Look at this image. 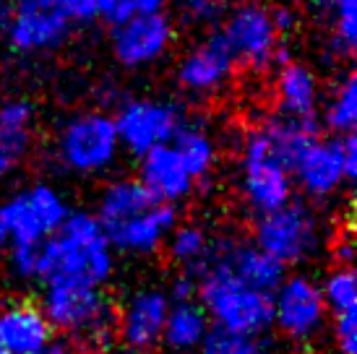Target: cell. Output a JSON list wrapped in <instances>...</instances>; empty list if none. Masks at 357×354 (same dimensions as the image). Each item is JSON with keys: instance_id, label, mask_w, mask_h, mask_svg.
<instances>
[{"instance_id": "cell-10", "label": "cell", "mask_w": 357, "mask_h": 354, "mask_svg": "<svg viewBox=\"0 0 357 354\" xmlns=\"http://www.w3.org/2000/svg\"><path fill=\"white\" fill-rule=\"evenodd\" d=\"M118 130L107 115L89 112L70 120L68 128L60 136V159L73 172H102L112 164L118 154Z\"/></svg>"}, {"instance_id": "cell-22", "label": "cell", "mask_w": 357, "mask_h": 354, "mask_svg": "<svg viewBox=\"0 0 357 354\" xmlns=\"http://www.w3.org/2000/svg\"><path fill=\"white\" fill-rule=\"evenodd\" d=\"M151 203H157V201L144 190L139 180H120V183H112L102 193L97 222L105 232H109V229L120 226L123 222L133 219L141 211H146Z\"/></svg>"}, {"instance_id": "cell-39", "label": "cell", "mask_w": 357, "mask_h": 354, "mask_svg": "<svg viewBox=\"0 0 357 354\" xmlns=\"http://www.w3.org/2000/svg\"><path fill=\"white\" fill-rule=\"evenodd\" d=\"M37 354H70V352H68V346L66 344H55V341H52V344H47L42 352H37Z\"/></svg>"}, {"instance_id": "cell-8", "label": "cell", "mask_w": 357, "mask_h": 354, "mask_svg": "<svg viewBox=\"0 0 357 354\" xmlns=\"http://www.w3.org/2000/svg\"><path fill=\"white\" fill-rule=\"evenodd\" d=\"M357 169V138L352 133L337 136L334 141H316L303 157L295 162L289 175L298 177L300 187L307 196L326 198L337 193L347 180L355 177Z\"/></svg>"}, {"instance_id": "cell-32", "label": "cell", "mask_w": 357, "mask_h": 354, "mask_svg": "<svg viewBox=\"0 0 357 354\" xmlns=\"http://www.w3.org/2000/svg\"><path fill=\"white\" fill-rule=\"evenodd\" d=\"M94 3H97V16H102L112 26H120L130 16H136L133 0H94Z\"/></svg>"}, {"instance_id": "cell-24", "label": "cell", "mask_w": 357, "mask_h": 354, "mask_svg": "<svg viewBox=\"0 0 357 354\" xmlns=\"http://www.w3.org/2000/svg\"><path fill=\"white\" fill-rule=\"evenodd\" d=\"M211 240L208 235L196 224H183L175 226L172 235L167 237V253L172 258V263H178L180 268H185V276L201 274L206 268L208 258H211Z\"/></svg>"}, {"instance_id": "cell-16", "label": "cell", "mask_w": 357, "mask_h": 354, "mask_svg": "<svg viewBox=\"0 0 357 354\" xmlns=\"http://www.w3.org/2000/svg\"><path fill=\"white\" fill-rule=\"evenodd\" d=\"M178 226V211L167 203H151L146 211L123 222L120 226L105 232L109 245L133 253V256H149L159 245L167 243L172 229Z\"/></svg>"}, {"instance_id": "cell-15", "label": "cell", "mask_w": 357, "mask_h": 354, "mask_svg": "<svg viewBox=\"0 0 357 354\" xmlns=\"http://www.w3.org/2000/svg\"><path fill=\"white\" fill-rule=\"evenodd\" d=\"M211 261L222 263L238 282L256 292H264V295H274L284 279V268L274 258L261 253L256 245H245V243H235V240L214 243Z\"/></svg>"}, {"instance_id": "cell-18", "label": "cell", "mask_w": 357, "mask_h": 354, "mask_svg": "<svg viewBox=\"0 0 357 354\" xmlns=\"http://www.w3.org/2000/svg\"><path fill=\"white\" fill-rule=\"evenodd\" d=\"M0 339L8 354H37L52 344V328L37 305L10 302L0 310Z\"/></svg>"}, {"instance_id": "cell-27", "label": "cell", "mask_w": 357, "mask_h": 354, "mask_svg": "<svg viewBox=\"0 0 357 354\" xmlns=\"http://www.w3.org/2000/svg\"><path fill=\"white\" fill-rule=\"evenodd\" d=\"M357 123V81L352 73L344 76V81L339 84L337 94L331 97L326 107V125L334 128L337 133L347 136L352 133Z\"/></svg>"}, {"instance_id": "cell-14", "label": "cell", "mask_w": 357, "mask_h": 354, "mask_svg": "<svg viewBox=\"0 0 357 354\" xmlns=\"http://www.w3.org/2000/svg\"><path fill=\"white\" fill-rule=\"evenodd\" d=\"M169 42H172V26L162 13L157 16L136 13L126 24L115 26L112 45H115V55L123 66L139 68V66L154 63L169 47Z\"/></svg>"}, {"instance_id": "cell-13", "label": "cell", "mask_w": 357, "mask_h": 354, "mask_svg": "<svg viewBox=\"0 0 357 354\" xmlns=\"http://www.w3.org/2000/svg\"><path fill=\"white\" fill-rule=\"evenodd\" d=\"M232 58L253 68L268 66L279 49V34L274 31L271 13L258 3H248L232 10L225 29L219 31Z\"/></svg>"}, {"instance_id": "cell-37", "label": "cell", "mask_w": 357, "mask_h": 354, "mask_svg": "<svg viewBox=\"0 0 357 354\" xmlns=\"http://www.w3.org/2000/svg\"><path fill=\"white\" fill-rule=\"evenodd\" d=\"M352 258H355V245H352V237H344L337 243V261L342 268H352Z\"/></svg>"}, {"instance_id": "cell-1", "label": "cell", "mask_w": 357, "mask_h": 354, "mask_svg": "<svg viewBox=\"0 0 357 354\" xmlns=\"http://www.w3.org/2000/svg\"><path fill=\"white\" fill-rule=\"evenodd\" d=\"M115 268V256L105 229L91 214H68L50 240L40 245L37 282L81 284L100 289Z\"/></svg>"}, {"instance_id": "cell-31", "label": "cell", "mask_w": 357, "mask_h": 354, "mask_svg": "<svg viewBox=\"0 0 357 354\" xmlns=\"http://www.w3.org/2000/svg\"><path fill=\"white\" fill-rule=\"evenodd\" d=\"M37 261H40V247H10L8 266L10 274L21 282L37 279Z\"/></svg>"}, {"instance_id": "cell-20", "label": "cell", "mask_w": 357, "mask_h": 354, "mask_svg": "<svg viewBox=\"0 0 357 354\" xmlns=\"http://www.w3.org/2000/svg\"><path fill=\"white\" fill-rule=\"evenodd\" d=\"M208 334H211V323H208L204 307L196 300L169 302L165 331H162V344L167 346L169 352L172 354L199 352V346L206 341Z\"/></svg>"}, {"instance_id": "cell-17", "label": "cell", "mask_w": 357, "mask_h": 354, "mask_svg": "<svg viewBox=\"0 0 357 354\" xmlns=\"http://www.w3.org/2000/svg\"><path fill=\"white\" fill-rule=\"evenodd\" d=\"M139 183L157 203L172 206L175 201L188 196L196 180L188 175V169L183 167L178 151L169 144H165V146H157L151 148L149 154H144Z\"/></svg>"}, {"instance_id": "cell-41", "label": "cell", "mask_w": 357, "mask_h": 354, "mask_svg": "<svg viewBox=\"0 0 357 354\" xmlns=\"http://www.w3.org/2000/svg\"><path fill=\"white\" fill-rule=\"evenodd\" d=\"M0 354H8L6 352V346H3V339H0Z\"/></svg>"}, {"instance_id": "cell-12", "label": "cell", "mask_w": 357, "mask_h": 354, "mask_svg": "<svg viewBox=\"0 0 357 354\" xmlns=\"http://www.w3.org/2000/svg\"><path fill=\"white\" fill-rule=\"evenodd\" d=\"M68 16L58 0H10L6 31L21 52H37L58 45L68 34Z\"/></svg>"}, {"instance_id": "cell-9", "label": "cell", "mask_w": 357, "mask_h": 354, "mask_svg": "<svg viewBox=\"0 0 357 354\" xmlns=\"http://www.w3.org/2000/svg\"><path fill=\"white\" fill-rule=\"evenodd\" d=\"M118 130V141L128 146L133 154H149L151 148L165 146L178 136L185 125L183 109L172 102H154V99H136L128 102L112 120Z\"/></svg>"}, {"instance_id": "cell-7", "label": "cell", "mask_w": 357, "mask_h": 354, "mask_svg": "<svg viewBox=\"0 0 357 354\" xmlns=\"http://www.w3.org/2000/svg\"><path fill=\"white\" fill-rule=\"evenodd\" d=\"M243 190L258 217L287 206L292 198V175L271 151L266 136L256 130L245 141L243 151Z\"/></svg>"}, {"instance_id": "cell-26", "label": "cell", "mask_w": 357, "mask_h": 354, "mask_svg": "<svg viewBox=\"0 0 357 354\" xmlns=\"http://www.w3.org/2000/svg\"><path fill=\"white\" fill-rule=\"evenodd\" d=\"M318 286H321V297H324L326 310H331L334 315L357 313V284H355L352 268L337 266V268L324 279V284H318Z\"/></svg>"}, {"instance_id": "cell-29", "label": "cell", "mask_w": 357, "mask_h": 354, "mask_svg": "<svg viewBox=\"0 0 357 354\" xmlns=\"http://www.w3.org/2000/svg\"><path fill=\"white\" fill-rule=\"evenodd\" d=\"M331 19L337 49L352 52L357 42V0H331Z\"/></svg>"}, {"instance_id": "cell-34", "label": "cell", "mask_w": 357, "mask_h": 354, "mask_svg": "<svg viewBox=\"0 0 357 354\" xmlns=\"http://www.w3.org/2000/svg\"><path fill=\"white\" fill-rule=\"evenodd\" d=\"M183 6L188 8L190 16H196L199 21L214 19L222 8V0H183Z\"/></svg>"}, {"instance_id": "cell-21", "label": "cell", "mask_w": 357, "mask_h": 354, "mask_svg": "<svg viewBox=\"0 0 357 354\" xmlns=\"http://www.w3.org/2000/svg\"><path fill=\"white\" fill-rule=\"evenodd\" d=\"M261 133L266 136L271 151L279 157V162L292 172L295 162L303 157V151L310 148L318 141V125L316 118H282L268 120L261 128Z\"/></svg>"}, {"instance_id": "cell-42", "label": "cell", "mask_w": 357, "mask_h": 354, "mask_svg": "<svg viewBox=\"0 0 357 354\" xmlns=\"http://www.w3.org/2000/svg\"><path fill=\"white\" fill-rule=\"evenodd\" d=\"M0 177H3V175H0Z\"/></svg>"}, {"instance_id": "cell-23", "label": "cell", "mask_w": 357, "mask_h": 354, "mask_svg": "<svg viewBox=\"0 0 357 354\" xmlns=\"http://www.w3.org/2000/svg\"><path fill=\"white\" fill-rule=\"evenodd\" d=\"M279 99L282 109L289 118H313L316 112V79L313 73L300 66L287 63L279 70Z\"/></svg>"}, {"instance_id": "cell-19", "label": "cell", "mask_w": 357, "mask_h": 354, "mask_svg": "<svg viewBox=\"0 0 357 354\" xmlns=\"http://www.w3.org/2000/svg\"><path fill=\"white\" fill-rule=\"evenodd\" d=\"M235 68V58L225 45L222 34H214L208 42L196 47L180 66V84L190 91H214L225 84Z\"/></svg>"}, {"instance_id": "cell-35", "label": "cell", "mask_w": 357, "mask_h": 354, "mask_svg": "<svg viewBox=\"0 0 357 354\" xmlns=\"http://www.w3.org/2000/svg\"><path fill=\"white\" fill-rule=\"evenodd\" d=\"M196 295V282L193 276H180L172 284V292H169V302H185V300H193Z\"/></svg>"}, {"instance_id": "cell-4", "label": "cell", "mask_w": 357, "mask_h": 354, "mask_svg": "<svg viewBox=\"0 0 357 354\" xmlns=\"http://www.w3.org/2000/svg\"><path fill=\"white\" fill-rule=\"evenodd\" d=\"M253 245L274 258L282 268L284 266L305 263L313 258L321 247V224L313 208L289 201L287 206L277 208L271 214L258 217L256 232H253Z\"/></svg>"}, {"instance_id": "cell-2", "label": "cell", "mask_w": 357, "mask_h": 354, "mask_svg": "<svg viewBox=\"0 0 357 354\" xmlns=\"http://www.w3.org/2000/svg\"><path fill=\"white\" fill-rule=\"evenodd\" d=\"M196 292L199 305L204 307L208 323H214L217 331L261 339L274 325L271 295L245 286L211 258L199 274Z\"/></svg>"}, {"instance_id": "cell-5", "label": "cell", "mask_w": 357, "mask_h": 354, "mask_svg": "<svg viewBox=\"0 0 357 354\" xmlns=\"http://www.w3.org/2000/svg\"><path fill=\"white\" fill-rule=\"evenodd\" d=\"M70 211L55 187L34 185L0 203V224L10 247H40L66 222Z\"/></svg>"}, {"instance_id": "cell-6", "label": "cell", "mask_w": 357, "mask_h": 354, "mask_svg": "<svg viewBox=\"0 0 357 354\" xmlns=\"http://www.w3.org/2000/svg\"><path fill=\"white\" fill-rule=\"evenodd\" d=\"M274 325L295 344L316 341L326 325V305L321 286L305 274L284 276L277 292L271 295Z\"/></svg>"}, {"instance_id": "cell-40", "label": "cell", "mask_w": 357, "mask_h": 354, "mask_svg": "<svg viewBox=\"0 0 357 354\" xmlns=\"http://www.w3.org/2000/svg\"><path fill=\"white\" fill-rule=\"evenodd\" d=\"M8 245V235H6V229H3V224H0V250Z\"/></svg>"}, {"instance_id": "cell-30", "label": "cell", "mask_w": 357, "mask_h": 354, "mask_svg": "<svg viewBox=\"0 0 357 354\" xmlns=\"http://www.w3.org/2000/svg\"><path fill=\"white\" fill-rule=\"evenodd\" d=\"M331 331L339 354H357V313L334 315Z\"/></svg>"}, {"instance_id": "cell-38", "label": "cell", "mask_w": 357, "mask_h": 354, "mask_svg": "<svg viewBox=\"0 0 357 354\" xmlns=\"http://www.w3.org/2000/svg\"><path fill=\"white\" fill-rule=\"evenodd\" d=\"M165 6H167V0H133L136 13H144V16H157Z\"/></svg>"}, {"instance_id": "cell-36", "label": "cell", "mask_w": 357, "mask_h": 354, "mask_svg": "<svg viewBox=\"0 0 357 354\" xmlns=\"http://www.w3.org/2000/svg\"><path fill=\"white\" fill-rule=\"evenodd\" d=\"M268 13H271V24H274V31H277L279 37H284V34L295 29V13L289 8H274L268 10Z\"/></svg>"}, {"instance_id": "cell-25", "label": "cell", "mask_w": 357, "mask_h": 354, "mask_svg": "<svg viewBox=\"0 0 357 354\" xmlns=\"http://www.w3.org/2000/svg\"><path fill=\"white\" fill-rule=\"evenodd\" d=\"M172 141H175L172 148L178 151L180 162H183V167L188 169V175L193 180L206 177L211 164H214V144H211V138L201 128L183 125Z\"/></svg>"}, {"instance_id": "cell-33", "label": "cell", "mask_w": 357, "mask_h": 354, "mask_svg": "<svg viewBox=\"0 0 357 354\" xmlns=\"http://www.w3.org/2000/svg\"><path fill=\"white\" fill-rule=\"evenodd\" d=\"M63 13L68 21H91L97 16V3L94 0H58Z\"/></svg>"}, {"instance_id": "cell-28", "label": "cell", "mask_w": 357, "mask_h": 354, "mask_svg": "<svg viewBox=\"0 0 357 354\" xmlns=\"http://www.w3.org/2000/svg\"><path fill=\"white\" fill-rule=\"evenodd\" d=\"M196 354H266V346L261 344V339L225 334L211 328V334L206 336V341L199 346Z\"/></svg>"}, {"instance_id": "cell-11", "label": "cell", "mask_w": 357, "mask_h": 354, "mask_svg": "<svg viewBox=\"0 0 357 354\" xmlns=\"http://www.w3.org/2000/svg\"><path fill=\"white\" fill-rule=\"evenodd\" d=\"M169 297L157 286L139 289L115 315V336L128 354H151L162 344Z\"/></svg>"}, {"instance_id": "cell-3", "label": "cell", "mask_w": 357, "mask_h": 354, "mask_svg": "<svg viewBox=\"0 0 357 354\" xmlns=\"http://www.w3.org/2000/svg\"><path fill=\"white\" fill-rule=\"evenodd\" d=\"M42 313L50 323L52 334L70 336L91 346H105L115 336V310L107 295L97 286L52 284L45 289Z\"/></svg>"}]
</instances>
